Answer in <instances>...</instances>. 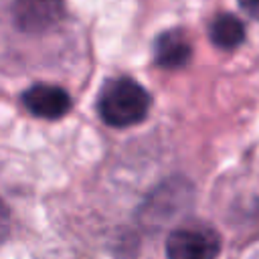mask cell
Masks as SVG:
<instances>
[{
  "label": "cell",
  "instance_id": "obj_1",
  "mask_svg": "<svg viewBox=\"0 0 259 259\" xmlns=\"http://www.w3.org/2000/svg\"><path fill=\"white\" fill-rule=\"evenodd\" d=\"M150 105V93L130 77L107 81L97 99V111L101 119L113 127H127L144 121Z\"/></svg>",
  "mask_w": 259,
  "mask_h": 259
},
{
  "label": "cell",
  "instance_id": "obj_2",
  "mask_svg": "<svg viewBox=\"0 0 259 259\" xmlns=\"http://www.w3.org/2000/svg\"><path fill=\"white\" fill-rule=\"evenodd\" d=\"M219 253L221 237L204 225L178 227L166 239L168 259H217Z\"/></svg>",
  "mask_w": 259,
  "mask_h": 259
},
{
  "label": "cell",
  "instance_id": "obj_3",
  "mask_svg": "<svg viewBox=\"0 0 259 259\" xmlns=\"http://www.w3.org/2000/svg\"><path fill=\"white\" fill-rule=\"evenodd\" d=\"M65 16L63 0H14L12 18L22 32H47Z\"/></svg>",
  "mask_w": 259,
  "mask_h": 259
},
{
  "label": "cell",
  "instance_id": "obj_4",
  "mask_svg": "<svg viewBox=\"0 0 259 259\" xmlns=\"http://www.w3.org/2000/svg\"><path fill=\"white\" fill-rule=\"evenodd\" d=\"M22 103L32 115L40 119H59L71 109L69 93L63 87L49 83H34L28 87L22 95Z\"/></svg>",
  "mask_w": 259,
  "mask_h": 259
},
{
  "label": "cell",
  "instance_id": "obj_5",
  "mask_svg": "<svg viewBox=\"0 0 259 259\" xmlns=\"http://www.w3.org/2000/svg\"><path fill=\"white\" fill-rule=\"evenodd\" d=\"M192 57V45L188 40V36L184 34V30L180 28H172L162 32L156 38L154 45V59L156 65L162 69H182L184 65H188Z\"/></svg>",
  "mask_w": 259,
  "mask_h": 259
},
{
  "label": "cell",
  "instance_id": "obj_6",
  "mask_svg": "<svg viewBox=\"0 0 259 259\" xmlns=\"http://www.w3.org/2000/svg\"><path fill=\"white\" fill-rule=\"evenodd\" d=\"M208 36L214 47H219L223 51H233L239 45H243L245 26L237 16L225 12V14H219L212 18V22L208 26Z\"/></svg>",
  "mask_w": 259,
  "mask_h": 259
},
{
  "label": "cell",
  "instance_id": "obj_7",
  "mask_svg": "<svg viewBox=\"0 0 259 259\" xmlns=\"http://www.w3.org/2000/svg\"><path fill=\"white\" fill-rule=\"evenodd\" d=\"M8 229H10V214H8L6 204L0 200V245L4 243V239L8 235Z\"/></svg>",
  "mask_w": 259,
  "mask_h": 259
},
{
  "label": "cell",
  "instance_id": "obj_8",
  "mask_svg": "<svg viewBox=\"0 0 259 259\" xmlns=\"http://www.w3.org/2000/svg\"><path fill=\"white\" fill-rule=\"evenodd\" d=\"M239 4H241V8L249 16H253L255 20H259V0H239Z\"/></svg>",
  "mask_w": 259,
  "mask_h": 259
}]
</instances>
